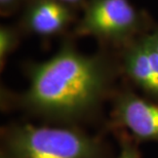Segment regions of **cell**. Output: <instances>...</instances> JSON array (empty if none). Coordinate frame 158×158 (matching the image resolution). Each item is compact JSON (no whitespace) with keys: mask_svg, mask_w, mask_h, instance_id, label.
Here are the masks:
<instances>
[{"mask_svg":"<svg viewBox=\"0 0 158 158\" xmlns=\"http://www.w3.org/2000/svg\"><path fill=\"white\" fill-rule=\"evenodd\" d=\"M113 76L114 64L108 56L83 55L68 38L49 60L30 67V85L22 102L47 117L78 118L98 107Z\"/></svg>","mask_w":158,"mask_h":158,"instance_id":"6da1fadb","label":"cell"},{"mask_svg":"<svg viewBox=\"0 0 158 158\" xmlns=\"http://www.w3.org/2000/svg\"><path fill=\"white\" fill-rule=\"evenodd\" d=\"M2 158H104L100 143L71 128L25 124L6 134Z\"/></svg>","mask_w":158,"mask_h":158,"instance_id":"7a4b0ae2","label":"cell"},{"mask_svg":"<svg viewBox=\"0 0 158 158\" xmlns=\"http://www.w3.org/2000/svg\"><path fill=\"white\" fill-rule=\"evenodd\" d=\"M82 10L73 35L94 37L104 46L122 49L155 27L150 15L129 0H87Z\"/></svg>","mask_w":158,"mask_h":158,"instance_id":"3957f363","label":"cell"},{"mask_svg":"<svg viewBox=\"0 0 158 158\" xmlns=\"http://www.w3.org/2000/svg\"><path fill=\"white\" fill-rule=\"evenodd\" d=\"M18 26L23 34L49 38L65 34L76 22L74 7L60 0H25Z\"/></svg>","mask_w":158,"mask_h":158,"instance_id":"277c9868","label":"cell"},{"mask_svg":"<svg viewBox=\"0 0 158 158\" xmlns=\"http://www.w3.org/2000/svg\"><path fill=\"white\" fill-rule=\"evenodd\" d=\"M122 67L135 84L158 98V52L148 33L123 47Z\"/></svg>","mask_w":158,"mask_h":158,"instance_id":"5b68a950","label":"cell"},{"mask_svg":"<svg viewBox=\"0 0 158 158\" xmlns=\"http://www.w3.org/2000/svg\"><path fill=\"white\" fill-rule=\"evenodd\" d=\"M114 116L139 139L158 142V104L126 91L116 100Z\"/></svg>","mask_w":158,"mask_h":158,"instance_id":"8992f818","label":"cell"},{"mask_svg":"<svg viewBox=\"0 0 158 158\" xmlns=\"http://www.w3.org/2000/svg\"><path fill=\"white\" fill-rule=\"evenodd\" d=\"M23 32L18 25H2L0 27V61L3 67L8 56L17 48Z\"/></svg>","mask_w":158,"mask_h":158,"instance_id":"52a82bcc","label":"cell"},{"mask_svg":"<svg viewBox=\"0 0 158 158\" xmlns=\"http://www.w3.org/2000/svg\"><path fill=\"white\" fill-rule=\"evenodd\" d=\"M25 0H0V14L2 17H8L20 10Z\"/></svg>","mask_w":158,"mask_h":158,"instance_id":"ba28073f","label":"cell"},{"mask_svg":"<svg viewBox=\"0 0 158 158\" xmlns=\"http://www.w3.org/2000/svg\"><path fill=\"white\" fill-rule=\"evenodd\" d=\"M117 158H141V155L138 148L134 144L129 143V142H125V143L122 144Z\"/></svg>","mask_w":158,"mask_h":158,"instance_id":"9c48e42d","label":"cell"},{"mask_svg":"<svg viewBox=\"0 0 158 158\" xmlns=\"http://www.w3.org/2000/svg\"><path fill=\"white\" fill-rule=\"evenodd\" d=\"M60 1L72 6L75 9H78V8H83V6L86 3L87 0H60Z\"/></svg>","mask_w":158,"mask_h":158,"instance_id":"30bf717a","label":"cell"},{"mask_svg":"<svg viewBox=\"0 0 158 158\" xmlns=\"http://www.w3.org/2000/svg\"><path fill=\"white\" fill-rule=\"evenodd\" d=\"M148 35H149L150 40L152 41L153 45L155 46L156 50L158 52V26L154 27L153 29L148 33Z\"/></svg>","mask_w":158,"mask_h":158,"instance_id":"8fae6325","label":"cell"}]
</instances>
